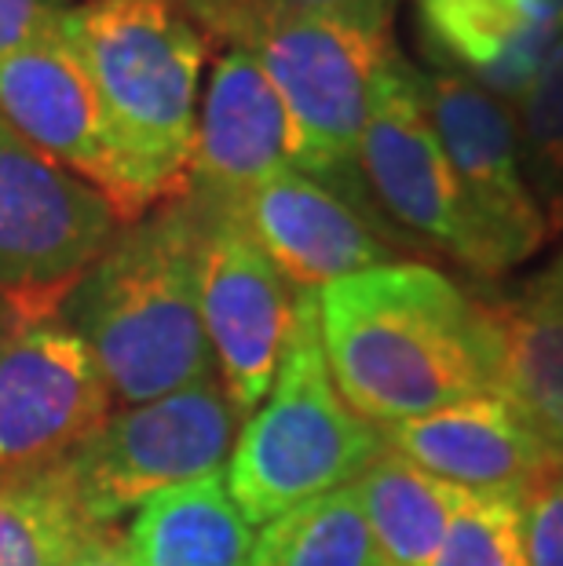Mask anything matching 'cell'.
<instances>
[{"instance_id": "ac0fdd59", "label": "cell", "mask_w": 563, "mask_h": 566, "mask_svg": "<svg viewBox=\"0 0 563 566\" xmlns=\"http://www.w3.org/2000/svg\"><path fill=\"white\" fill-rule=\"evenodd\" d=\"M253 537L223 472L150 497L125 530L132 566H249Z\"/></svg>"}, {"instance_id": "603a6c76", "label": "cell", "mask_w": 563, "mask_h": 566, "mask_svg": "<svg viewBox=\"0 0 563 566\" xmlns=\"http://www.w3.org/2000/svg\"><path fill=\"white\" fill-rule=\"evenodd\" d=\"M428 566H526L523 497L461 490L447 537Z\"/></svg>"}, {"instance_id": "9c48e42d", "label": "cell", "mask_w": 563, "mask_h": 566, "mask_svg": "<svg viewBox=\"0 0 563 566\" xmlns=\"http://www.w3.org/2000/svg\"><path fill=\"white\" fill-rule=\"evenodd\" d=\"M358 176L388 212V220L403 231L447 252L453 263L479 279H498L494 260L479 238L458 176L428 117L421 74L403 55L388 63L369 103L363 139H358Z\"/></svg>"}, {"instance_id": "7402d4cb", "label": "cell", "mask_w": 563, "mask_h": 566, "mask_svg": "<svg viewBox=\"0 0 563 566\" xmlns=\"http://www.w3.org/2000/svg\"><path fill=\"white\" fill-rule=\"evenodd\" d=\"M526 187L545 216L549 238L563 234V38L512 103Z\"/></svg>"}, {"instance_id": "7a4b0ae2", "label": "cell", "mask_w": 563, "mask_h": 566, "mask_svg": "<svg viewBox=\"0 0 563 566\" xmlns=\"http://www.w3.org/2000/svg\"><path fill=\"white\" fill-rule=\"evenodd\" d=\"M59 318L100 363L114 402L143 406L212 380L198 296V223L184 198L122 227L70 285Z\"/></svg>"}, {"instance_id": "e0dca14e", "label": "cell", "mask_w": 563, "mask_h": 566, "mask_svg": "<svg viewBox=\"0 0 563 566\" xmlns=\"http://www.w3.org/2000/svg\"><path fill=\"white\" fill-rule=\"evenodd\" d=\"M417 11L439 66L509 106L563 38V0H417Z\"/></svg>"}, {"instance_id": "4fadbf2b", "label": "cell", "mask_w": 563, "mask_h": 566, "mask_svg": "<svg viewBox=\"0 0 563 566\" xmlns=\"http://www.w3.org/2000/svg\"><path fill=\"white\" fill-rule=\"evenodd\" d=\"M209 212L234 220L285 282L307 293L392 260L388 238L358 205L296 168H282L234 205Z\"/></svg>"}, {"instance_id": "5b68a950", "label": "cell", "mask_w": 563, "mask_h": 566, "mask_svg": "<svg viewBox=\"0 0 563 566\" xmlns=\"http://www.w3.org/2000/svg\"><path fill=\"white\" fill-rule=\"evenodd\" d=\"M385 450V431L366 424L333 384L319 329V293L301 289L274 384L238 431L227 490L249 526L279 520L304 501L344 490Z\"/></svg>"}, {"instance_id": "6da1fadb", "label": "cell", "mask_w": 563, "mask_h": 566, "mask_svg": "<svg viewBox=\"0 0 563 566\" xmlns=\"http://www.w3.org/2000/svg\"><path fill=\"white\" fill-rule=\"evenodd\" d=\"M333 384L377 431L494 395L479 296L428 263L388 260L319 289Z\"/></svg>"}, {"instance_id": "5bb4252c", "label": "cell", "mask_w": 563, "mask_h": 566, "mask_svg": "<svg viewBox=\"0 0 563 566\" xmlns=\"http://www.w3.org/2000/svg\"><path fill=\"white\" fill-rule=\"evenodd\" d=\"M293 122L257 59L242 48L220 52L198 103L184 198L198 209H227L293 168Z\"/></svg>"}, {"instance_id": "30bf717a", "label": "cell", "mask_w": 563, "mask_h": 566, "mask_svg": "<svg viewBox=\"0 0 563 566\" xmlns=\"http://www.w3.org/2000/svg\"><path fill=\"white\" fill-rule=\"evenodd\" d=\"M190 212L198 223V296L212 366L227 402L246 420L268 399L282 366L301 289L285 282L234 220L198 205Z\"/></svg>"}, {"instance_id": "9a60e30c", "label": "cell", "mask_w": 563, "mask_h": 566, "mask_svg": "<svg viewBox=\"0 0 563 566\" xmlns=\"http://www.w3.org/2000/svg\"><path fill=\"white\" fill-rule=\"evenodd\" d=\"M385 446L458 490L512 497H523L538 479L563 464L553 446L498 395L388 428Z\"/></svg>"}, {"instance_id": "8992f818", "label": "cell", "mask_w": 563, "mask_h": 566, "mask_svg": "<svg viewBox=\"0 0 563 566\" xmlns=\"http://www.w3.org/2000/svg\"><path fill=\"white\" fill-rule=\"evenodd\" d=\"M234 439L238 413L212 377L165 399L117 409L59 461V475L92 526H114L165 490L227 472Z\"/></svg>"}, {"instance_id": "cb8c5ba5", "label": "cell", "mask_w": 563, "mask_h": 566, "mask_svg": "<svg viewBox=\"0 0 563 566\" xmlns=\"http://www.w3.org/2000/svg\"><path fill=\"white\" fill-rule=\"evenodd\" d=\"M526 566H563V464L523 493Z\"/></svg>"}, {"instance_id": "4316f807", "label": "cell", "mask_w": 563, "mask_h": 566, "mask_svg": "<svg viewBox=\"0 0 563 566\" xmlns=\"http://www.w3.org/2000/svg\"><path fill=\"white\" fill-rule=\"evenodd\" d=\"M66 566H132L125 534H117L114 526H100Z\"/></svg>"}, {"instance_id": "277c9868", "label": "cell", "mask_w": 563, "mask_h": 566, "mask_svg": "<svg viewBox=\"0 0 563 566\" xmlns=\"http://www.w3.org/2000/svg\"><path fill=\"white\" fill-rule=\"evenodd\" d=\"M209 41H227L257 59L293 122V168L355 205L369 103L399 48L392 30L301 15L260 0H179Z\"/></svg>"}, {"instance_id": "2e32d148", "label": "cell", "mask_w": 563, "mask_h": 566, "mask_svg": "<svg viewBox=\"0 0 563 566\" xmlns=\"http://www.w3.org/2000/svg\"><path fill=\"white\" fill-rule=\"evenodd\" d=\"M494 355V395L563 457V260L509 293L479 296Z\"/></svg>"}, {"instance_id": "d4e9b609", "label": "cell", "mask_w": 563, "mask_h": 566, "mask_svg": "<svg viewBox=\"0 0 563 566\" xmlns=\"http://www.w3.org/2000/svg\"><path fill=\"white\" fill-rule=\"evenodd\" d=\"M77 0H0V59L70 30Z\"/></svg>"}, {"instance_id": "7c38bea8", "label": "cell", "mask_w": 563, "mask_h": 566, "mask_svg": "<svg viewBox=\"0 0 563 566\" xmlns=\"http://www.w3.org/2000/svg\"><path fill=\"white\" fill-rule=\"evenodd\" d=\"M0 117L48 161L106 198L122 227L139 220L70 30L0 59Z\"/></svg>"}, {"instance_id": "ba28073f", "label": "cell", "mask_w": 563, "mask_h": 566, "mask_svg": "<svg viewBox=\"0 0 563 566\" xmlns=\"http://www.w3.org/2000/svg\"><path fill=\"white\" fill-rule=\"evenodd\" d=\"M117 231L106 198L0 117V296L19 307H59Z\"/></svg>"}, {"instance_id": "3957f363", "label": "cell", "mask_w": 563, "mask_h": 566, "mask_svg": "<svg viewBox=\"0 0 563 566\" xmlns=\"http://www.w3.org/2000/svg\"><path fill=\"white\" fill-rule=\"evenodd\" d=\"M136 216L184 198L209 38L179 0H85L70 22Z\"/></svg>"}, {"instance_id": "484cf974", "label": "cell", "mask_w": 563, "mask_h": 566, "mask_svg": "<svg viewBox=\"0 0 563 566\" xmlns=\"http://www.w3.org/2000/svg\"><path fill=\"white\" fill-rule=\"evenodd\" d=\"M260 4L301 11V15L358 22V27H369V30H392V15H395V8H399V0H260Z\"/></svg>"}, {"instance_id": "83f0119b", "label": "cell", "mask_w": 563, "mask_h": 566, "mask_svg": "<svg viewBox=\"0 0 563 566\" xmlns=\"http://www.w3.org/2000/svg\"><path fill=\"white\" fill-rule=\"evenodd\" d=\"M11 318H15V304H11L8 296H0V336H4V329L11 325Z\"/></svg>"}, {"instance_id": "d6986e66", "label": "cell", "mask_w": 563, "mask_h": 566, "mask_svg": "<svg viewBox=\"0 0 563 566\" xmlns=\"http://www.w3.org/2000/svg\"><path fill=\"white\" fill-rule=\"evenodd\" d=\"M352 493L385 566H428L458 509V486L428 475L395 450H380L355 475Z\"/></svg>"}, {"instance_id": "f1b7e54d", "label": "cell", "mask_w": 563, "mask_h": 566, "mask_svg": "<svg viewBox=\"0 0 563 566\" xmlns=\"http://www.w3.org/2000/svg\"><path fill=\"white\" fill-rule=\"evenodd\" d=\"M556 256H560V260H563V249H560V252H556Z\"/></svg>"}, {"instance_id": "ffe728a7", "label": "cell", "mask_w": 563, "mask_h": 566, "mask_svg": "<svg viewBox=\"0 0 563 566\" xmlns=\"http://www.w3.org/2000/svg\"><path fill=\"white\" fill-rule=\"evenodd\" d=\"M95 530L59 464L0 479V566H66Z\"/></svg>"}, {"instance_id": "52a82bcc", "label": "cell", "mask_w": 563, "mask_h": 566, "mask_svg": "<svg viewBox=\"0 0 563 566\" xmlns=\"http://www.w3.org/2000/svg\"><path fill=\"white\" fill-rule=\"evenodd\" d=\"M114 395L59 307H19L0 336V479L44 472L111 417Z\"/></svg>"}, {"instance_id": "8fae6325", "label": "cell", "mask_w": 563, "mask_h": 566, "mask_svg": "<svg viewBox=\"0 0 563 566\" xmlns=\"http://www.w3.org/2000/svg\"><path fill=\"white\" fill-rule=\"evenodd\" d=\"M421 95L494 271L520 268L545 245L549 227L526 187L512 106L439 63L421 74Z\"/></svg>"}, {"instance_id": "44dd1931", "label": "cell", "mask_w": 563, "mask_h": 566, "mask_svg": "<svg viewBox=\"0 0 563 566\" xmlns=\"http://www.w3.org/2000/svg\"><path fill=\"white\" fill-rule=\"evenodd\" d=\"M249 566H385L352 486L304 501L253 537Z\"/></svg>"}]
</instances>
